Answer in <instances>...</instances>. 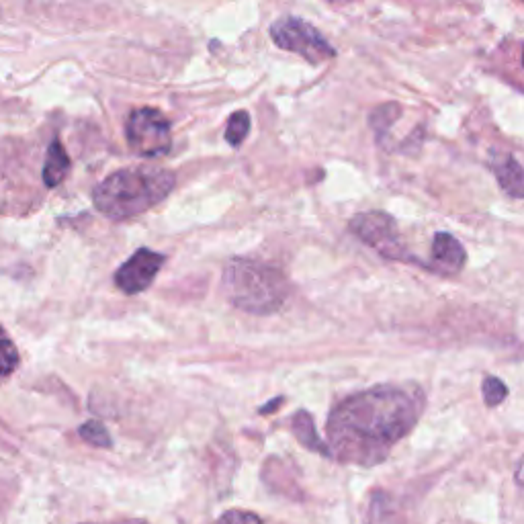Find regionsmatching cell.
I'll return each instance as SVG.
<instances>
[{
    "label": "cell",
    "mask_w": 524,
    "mask_h": 524,
    "mask_svg": "<svg viewBox=\"0 0 524 524\" xmlns=\"http://www.w3.org/2000/svg\"><path fill=\"white\" fill-rule=\"evenodd\" d=\"M422 398L408 387L379 385L340 402L328 418V447L342 461L371 467L416 426Z\"/></svg>",
    "instance_id": "1"
},
{
    "label": "cell",
    "mask_w": 524,
    "mask_h": 524,
    "mask_svg": "<svg viewBox=\"0 0 524 524\" xmlns=\"http://www.w3.org/2000/svg\"><path fill=\"white\" fill-rule=\"evenodd\" d=\"M174 187V174L154 166H131L113 172L93 195L95 207L113 222L131 220L152 209Z\"/></svg>",
    "instance_id": "2"
},
{
    "label": "cell",
    "mask_w": 524,
    "mask_h": 524,
    "mask_svg": "<svg viewBox=\"0 0 524 524\" xmlns=\"http://www.w3.org/2000/svg\"><path fill=\"white\" fill-rule=\"evenodd\" d=\"M222 291L234 308L258 316L277 312L289 297L281 271L244 258H236L226 267Z\"/></svg>",
    "instance_id": "3"
},
{
    "label": "cell",
    "mask_w": 524,
    "mask_h": 524,
    "mask_svg": "<svg viewBox=\"0 0 524 524\" xmlns=\"http://www.w3.org/2000/svg\"><path fill=\"white\" fill-rule=\"evenodd\" d=\"M269 33L281 50L297 54L310 64H322L336 56L330 41L303 19L281 17L271 25Z\"/></svg>",
    "instance_id": "4"
},
{
    "label": "cell",
    "mask_w": 524,
    "mask_h": 524,
    "mask_svg": "<svg viewBox=\"0 0 524 524\" xmlns=\"http://www.w3.org/2000/svg\"><path fill=\"white\" fill-rule=\"evenodd\" d=\"M125 138L131 152L144 158L164 156L172 148L170 123L162 111L152 107L131 111L125 125Z\"/></svg>",
    "instance_id": "5"
},
{
    "label": "cell",
    "mask_w": 524,
    "mask_h": 524,
    "mask_svg": "<svg viewBox=\"0 0 524 524\" xmlns=\"http://www.w3.org/2000/svg\"><path fill=\"white\" fill-rule=\"evenodd\" d=\"M351 232L385 258L410 260L408 252L404 250V242L398 234L396 222L383 211L359 213L351 220Z\"/></svg>",
    "instance_id": "6"
},
{
    "label": "cell",
    "mask_w": 524,
    "mask_h": 524,
    "mask_svg": "<svg viewBox=\"0 0 524 524\" xmlns=\"http://www.w3.org/2000/svg\"><path fill=\"white\" fill-rule=\"evenodd\" d=\"M162 265V254L150 248H140L127 262H123V267L115 273V285L127 295L142 293L154 283Z\"/></svg>",
    "instance_id": "7"
},
{
    "label": "cell",
    "mask_w": 524,
    "mask_h": 524,
    "mask_svg": "<svg viewBox=\"0 0 524 524\" xmlns=\"http://www.w3.org/2000/svg\"><path fill=\"white\" fill-rule=\"evenodd\" d=\"M430 254H432L430 269L441 275H447V277L461 273L467 262V252L463 244L455 236L445 234V232L434 236Z\"/></svg>",
    "instance_id": "8"
},
{
    "label": "cell",
    "mask_w": 524,
    "mask_h": 524,
    "mask_svg": "<svg viewBox=\"0 0 524 524\" xmlns=\"http://www.w3.org/2000/svg\"><path fill=\"white\" fill-rule=\"evenodd\" d=\"M492 170L500 187L514 199H524V166H520L510 154H498L492 156Z\"/></svg>",
    "instance_id": "9"
},
{
    "label": "cell",
    "mask_w": 524,
    "mask_h": 524,
    "mask_svg": "<svg viewBox=\"0 0 524 524\" xmlns=\"http://www.w3.org/2000/svg\"><path fill=\"white\" fill-rule=\"evenodd\" d=\"M404 522L406 520L402 510L398 508L396 502H393L389 494L379 490L371 496L365 524H404Z\"/></svg>",
    "instance_id": "10"
},
{
    "label": "cell",
    "mask_w": 524,
    "mask_h": 524,
    "mask_svg": "<svg viewBox=\"0 0 524 524\" xmlns=\"http://www.w3.org/2000/svg\"><path fill=\"white\" fill-rule=\"evenodd\" d=\"M293 434L297 436V441L305 447V449H310L314 453H320L324 457H332L330 453V447L320 439V434L316 430V424H314V418L301 410L293 416Z\"/></svg>",
    "instance_id": "11"
},
{
    "label": "cell",
    "mask_w": 524,
    "mask_h": 524,
    "mask_svg": "<svg viewBox=\"0 0 524 524\" xmlns=\"http://www.w3.org/2000/svg\"><path fill=\"white\" fill-rule=\"evenodd\" d=\"M70 172V158L60 140H54L48 148L46 166H43V183L46 187H58Z\"/></svg>",
    "instance_id": "12"
},
{
    "label": "cell",
    "mask_w": 524,
    "mask_h": 524,
    "mask_svg": "<svg viewBox=\"0 0 524 524\" xmlns=\"http://www.w3.org/2000/svg\"><path fill=\"white\" fill-rule=\"evenodd\" d=\"M19 367V351L11 336L0 328V377H9Z\"/></svg>",
    "instance_id": "13"
},
{
    "label": "cell",
    "mask_w": 524,
    "mask_h": 524,
    "mask_svg": "<svg viewBox=\"0 0 524 524\" xmlns=\"http://www.w3.org/2000/svg\"><path fill=\"white\" fill-rule=\"evenodd\" d=\"M78 434H80V439L84 443H89L93 447H99V449H111L113 447V441H111L107 428L101 422H97V420L84 422L78 428Z\"/></svg>",
    "instance_id": "14"
},
{
    "label": "cell",
    "mask_w": 524,
    "mask_h": 524,
    "mask_svg": "<svg viewBox=\"0 0 524 524\" xmlns=\"http://www.w3.org/2000/svg\"><path fill=\"white\" fill-rule=\"evenodd\" d=\"M250 134V115L246 111H236L226 125V140L230 146L238 148Z\"/></svg>",
    "instance_id": "15"
},
{
    "label": "cell",
    "mask_w": 524,
    "mask_h": 524,
    "mask_svg": "<svg viewBox=\"0 0 524 524\" xmlns=\"http://www.w3.org/2000/svg\"><path fill=\"white\" fill-rule=\"evenodd\" d=\"M482 391H484V402H486V406H490V408L500 406V404L508 398V387L502 383V379L492 377V375H488V377L484 379Z\"/></svg>",
    "instance_id": "16"
},
{
    "label": "cell",
    "mask_w": 524,
    "mask_h": 524,
    "mask_svg": "<svg viewBox=\"0 0 524 524\" xmlns=\"http://www.w3.org/2000/svg\"><path fill=\"white\" fill-rule=\"evenodd\" d=\"M215 524H265V522H262V518L250 510L234 508V510L224 512L220 518H217Z\"/></svg>",
    "instance_id": "17"
},
{
    "label": "cell",
    "mask_w": 524,
    "mask_h": 524,
    "mask_svg": "<svg viewBox=\"0 0 524 524\" xmlns=\"http://www.w3.org/2000/svg\"><path fill=\"white\" fill-rule=\"evenodd\" d=\"M99 524H148L146 520L140 518H121V520H111V522H99Z\"/></svg>",
    "instance_id": "18"
},
{
    "label": "cell",
    "mask_w": 524,
    "mask_h": 524,
    "mask_svg": "<svg viewBox=\"0 0 524 524\" xmlns=\"http://www.w3.org/2000/svg\"><path fill=\"white\" fill-rule=\"evenodd\" d=\"M516 479L524 486V459H522V463H520V467H518V471H516Z\"/></svg>",
    "instance_id": "19"
},
{
    "label": "cell",
    "mask_w": 524,
    "mask_h": 524,
    "mask_svg": "<svg viewBox=\"0 0 524 524\" xmlns=\"http://www.w3.org/2000/svg\"><path fill=\"white\" fill-rule=\"evenodd\" d=\"M522 66H524V52H522Z\"/></svg>",
    "instance_id": "20"
}]
</instances>
